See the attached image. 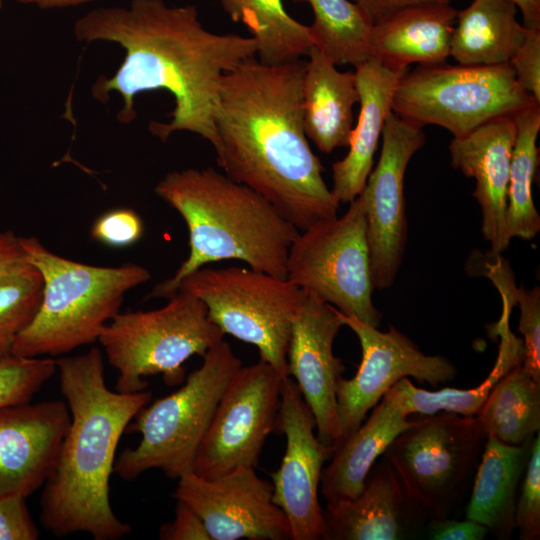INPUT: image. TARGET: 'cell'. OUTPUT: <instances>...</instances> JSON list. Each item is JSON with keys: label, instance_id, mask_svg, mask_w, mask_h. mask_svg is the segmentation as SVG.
<instances>
[{"label": "cell", "instance_id": "45", "mask_svg": "<svg viewBox=\"0 0 540 540\" xmlns=\"http://www.w3.org/2000/svg\"><path fill=\"white\" fill-rule=\"evenodd\" d=\"M2 2H3V0H0V8H1V6H2Z\"/></svg>", "mask_w": 540, "mask_h": 540}, {"label": "cell", "instance_id": "6", "mask_svg": "<svg viewBox=\"0 0 540 540\" xmlns=\"http://www.w3.org/2000/svg\"><path fill=\"white\" fill-rule=\"evenodd\" d=\"M241 366L226 341L213 345L178 390L147 404L127 425L125 432L140 433L141 440L119 454L114 472L126 481L150 469H159L172 479L192 472L218 402Z\"/></svg>", "mask_w": 540, "mask_h": 540}, {"label": "cell", "instance_id": "35", "mask_svg": "<svg viewBox=\"0 0 540 540\" xmlns=\"http://www.w3.org/2000/svg\"><path fill=\"white\" fill-rule=\"evenodd\" d=\"M515 301L520 307L519 331L523 335L525 370L540 383V288H516Z\"/></svg>", "mask_w": 540, "mask_h": 540}, {"label": "cell", "instance_id": "23", "mask_svg": "<svg viewBox=\"0 0 540 540\" xmlns=\"http://www.w3.org/2000/svg\"><path fill=\"white\" fill-rule=\"evenodd\" d=\"M333 448L329 465L323 469L320 491L326 506L357 497L376 459L389 444L414 423L385 394L370 416Z\"/></svg>", "mask_w": 540, "mask_h": 540}, {"label": "cell", "instance_id": "32", "mask_svg": "<svg viewBox=\"0 0 540 540\" xmlns=\"http://www.w3.org/2000/svg\"><path fill=\"white\" fill-rule=\"evenodd\" d=\"M43 280L29 262L0 278V361L12 354L18 335L33 320Z\"/></svg>", "mask_w": 540, "mask_h": 540}, {"label": "cell", "instance_id": "14", "mask_svg": "<svg viewBox=\"0 0 540 540\" xmlns=\"http://www.w3.org/2000/svg\"><path fill=\"white\" fill-rule=\"evenodd\" d=\"M423 127L390 113L382 148L359 195L362 199L374 288L391 287L407 240L404 175L414 153L425 144Z\"/></svg>", "mask_w": 540, "mask_h": 540}, {"label": "cell", "instance_id": "27", "mask_svg": "<svg viewBox=\"0 0 540 540\" xmlns=\"http://www.w3.org/2000/svg\"><path fill=\"white\" fill-rule=\"evenodd\" d=\"M495 333L500 336L497 360L489 375L476 387H446L438 391H428L414 386L410 379L405 377L385 394L407 417L412 414L433 415L441 411L476 416L497 382L524 358L523 340L510 331L509 323L496 324Z\"/></svg>", "mask_w": 540, "mask_h": 540}, {"label": "cell", "instance_id": "43", "mask_svg": "<svg viewBox=\"0 0 540 540\" xmlns=\"http://www.w3.org/2000/svg\"><path fill=\"white\" fill-rule=\"evenodd\" d=\"M523 18V26L527 29L540 28V0H512Z\"/></svg>", "mask_w": 540, "mask_h": 540}, {"label": "cell", "instance_id": "40", "mask_svg": "<svg viewBox=\"0 0 540 540\" xmlns=\"http://www.w3.org/2000/svg\"><path fill=\"white\" fill-rule=\"evenodd\" d=\"M428 539L432 540H483L488 529L473 520L463 521L430 519L427 525Z\"/></svg>", "mask_w": 540, "mask_h": 540}, {"label": "cell", "instance_id": "25", "mask_svg": "<svg viewBox=\"0 0 540 540\" xmlns=\"http://www.w3.org/2000/svg\"><path fill=\"white\" fill-rule=\"evenodd\" d=\"M531 443L509 445L489 435L475 470L466 518L484 525L500 540H508L516 529V502Z\"/></svg>", "mask_w": 540, "mask_h": 540}, {"label": "cell", "instance_id": "2", "mask_svg": "<svg viewBox=\"0 0 540 540\" xmlns=\"http://www.w3.org/2000/svg\"><path fill=\"white\" fill-rule=\"evenodd\" d=\"M305 61L266 65L254 56L224 74L215 109L217 163L299 231L337 216L303 123Z\"/></svg>", "mask_w": 540, "mask_h": 540}, {"label": "cell", "instance_id": "22", "mask_svg": "<svg viewBox=\"0 0 540 540\" xmlns=\"http://www.w3.org/2000/svg\"><path fill=\"white\" fill-rule=\"evenodd\" d=\"M457 12L450 3L427 2L379 20L370 32L371 57L401 73L407 72L412 64L446 62Z\"/></svg>", "mask_w": 540, "mask_h": 540}, {"label": "cell", "instance_id": "15", "mask_svg": "<svg viewBox=\"0 0 540 540\" xmlns=\"http://www.w3.org/2000/svg\"><path fill=\"white\" fill-rule=\"evenodd\" d=\"M314 416L290 377L283 380L277 428L286 437L280 467L272 472L273 501L288 519L292 540H325L319 488L333 449L317 437Z\"/></svg>", "mask_w": 540, "mask_h": 540}, {"label": "cell", "instance_id": "41", "mask_svg": "<svg viewBox=\"0 0 540 540\" xmlns=\"http://www.w3.org/2000/svg\"><path fill=\"white\" fill-rule=\"evenodd\" d=\"M28 263L20 236L12 230L0 232V278Z\"/></svg>", "mask_w": 540, "mask_h": 540}, {"label": "cell", "instance_id": "8", "mask_svg": "<svg viewBox=\"0 0 540 540\" xmlns=\"http://www.w3.org/2000/svg\"><path fill=\"white\" fill-rule=\"evenodd\" d=\"M199 298L209 319L225 334L254 345L260 360L289 377L287 353L292 324L305 291L265 272L230 266L201 267L185 276L177 292Z\"/></svg>", "mask_w": 540, "mask_h": 540}, {"label": "cell", "instance_id": "33", "mask_svg": "<svg viewBox=\"0 0 540 540\" xmlns=\"http://www.w3.org/2000/svg\"><path fill=\"white\" fill-rule=\"evenodd\" d=\"M57 372L56 360L11 354L0 361V407L30 402Z\"/></svg>", "mask_w": 540, "mask_h": 540}, {"label": "cell", "instance_id": "30", "mask_svg": "<svg viewBox=\"0 0 540 540\" xmlns=\"http://www.w3.org/2000/svg\"><path fill=\"white\" fill-rule=\"evenodd\" d=\"M516 137L507 190L506 227L509 237L533 239L540 231V215L532 199V184L539 165L536 145L540 131V104L513 115Z\"/></svg>", "mask_w": 540, "mask_h": 540}, {"label": "cell", "instance_id": "24", "mask_svg": "<svg viewBox=\"0 0 540 540\" xmlns=\"http://www.w3.org/2000/svg\"><path fill=\"white\" fill-rule=\"evenodd\" d=\"M302 81L305 133L323 153L348 146L353 107L359 101L355 72H341L319 49L307 54Z\"/></svg>", "mask_w": 540, "mask_h": 540}, {"label": "cell", "instance_id": "13", "mask_svg": "<svg viewBox=\"0 0 540 540\" xmlns=\"http://www.w3.org/2000/svg\"><path fill=\"white\" fill-rule=\"evenodd\" d=\"M344 325L358 337L361 364L351 379L341 377L336 384L339 442L354 432L384 394L405 377L433 387L452 381L457 368L446 357L426 355L406 335L390 326L387 332L339 311ZM338 442V443H339Z\"/></svg>", "mask_w": 540, "mask_h": 540}, {"label": "cell", "instance_id": "19", "mask_svg": "<svg viewBox=\"0 0 540 540\" xmlns=\"http://www.w3.org/2000/svg\"><path fill=\"white\" fill-rule=\"evenodd\" d=\"M515 137L513 115H503L454 137L449 144L452 166L476 181L473 196L481 209V232L493 254L505 251L511 240L506 208Z\"/></svg>", "mask_w": 540, "mask_h": 540}, {"label": "cell", "instance_id": "28", "mask_svg": "<svg viewBox=\"0 0 540 540\" xmlns=\"http://www.w3.org/2000/svg\"><path fill=\"white\" fill-rule=\"evenodd\" d=\"M234 22L256 41V56L266 65L301 60L314 46L309 26L292 18L282 0H218Z\"/></svg>", "mask_w": 540, "mask_h": 540}, {"label": "cell", "instance_id": "1", "mask_svg": "<svg viewBox=\"0 0 540 540\" xmlns=\"http://www.w3.org/2000/svg\"><path fill=\"white\" fill-rule=\"evenodd\" d=\"M73 32L78 41L112 42L125 51L116 72L109 78L100 76L91 89L100 102L108 101L112 92L121 95L119 122L135 119L137 94L163 89L174 99L171 120L152 121L150 133L166 141L174 132H192L214 150L218 145L214 115L222 78L257 52L252 37L206 30L196 5L169 6L164 0L94 8L75 21Z\"/></svg>", "mask_w": 540, "mask_h": 540}, {"label": "cell", "instance_id": "11", "mask_svg": "<svg viewBox=\"0 0 540 540\" xmlns=\"http://www.w3.org/2000/svg\"><path fill=\"white\" fill-rule=\"evenodd\" d=\"M341 217L301 230L286 261V278L342 313L377 327L382 314L374 289L362 199L349 202Z\"/></svg>", "mask_w": 540, "mask_h": 540}, {"label": "cell", "instance_id": "5", "mask_svg": "<svg viewBox=\"0 0 540 540\" xmlns=\"http://www.w3.org/2000/svg\"><path fill=\"white\" fill-rule=\"evenodd\" d=\"M20 244L40 272L43 289L33 320L13 345L16 356H59L98 341L121 312L125 294L151 278L134 263L95 266L62 257L36 237L20 236Z\"/></svg>", "mask_w": 540, "mask_h": 540}, {"label": "cell", "instance_id": "18", "mask_svg": "<svg viewBox=\"0 0 540 540\" xmlns=\"http://www.w3.org/2000/svg\"><path fill=\"white\" fill-rule=\"evenodd\" d=\"M70 422L63 400L0 407V500L27 499L44 486Z\"/></svg>", "mask_w": 540, "mask_h": 540}, {"label": "cell", "instance_id": "26", "mask_svg": "<svg viewBox=\"0 0 540 540\" xmlns=\"http://www.w3.org/2000/svg\"><path fill=\"white\" fill-rule=\"evenodd\" d=\"M518 11L512 0H472L457 12L450 56L468 66L508 64L527 33Z\"/></svg>", "mask_w": 540, "mask_h": 540}, {"label": "cell", "instance_id": "39", "mask_svg": "<svg viewBox=\"0 0 540 540\" xmlns=\"http://www.w3.org/2000/svg\"><path fill=\"white\" fill-rule=\"evenodd\" d=\"M172 522L159 528L161 540H211L200 517L184 502L176 500Z\"/></svg>", "mask_w": 540, "mask_h": 540}, {"label": "cell", "instance_id": "31", "mask_svg": "<svg viewBox=\"0 0 540 540\" xmlns=\"http://www.w3.org/2000/svg\"><path fill=\"white\" fill-rule=\"evenodd\" d=\"M306 2L314 21L309 26L314 47L335 65L354 67L371 57L369 39L372 23L349 0H292Z\"/></svg>", "mask_w": 540, "mask_h": 540}, {"label": "cell", "instance_id": "7", "mask_svg": "<svg viewBox=\"0 0 540 540\" xmlns=\"http://www.w3.org/2000/svg\"><path fill=\"white\" fill-rule=\"evenodd\" d=\"M224 334L209 319L205 304L178 291L161 308L118 313L98 338L118 371L116 391L135 393L148 387L147 376L161 374L167 386L185 380L184 363L204 356Z\"/></svg>", "mask_w": 540, "mask_h": 540}, {"label": "cell", "instance_id": "38", "mask_svg": "<svg viewBox=\"0 0 540 540\" xmlns=\"http://www.w3.org/2000/svg\"><path fill=\"white\" fill-rule=\"evenodd\" d=\"M39 530L36 527L22 497H9L0 500V540H36Z\"/></svg>", "mask_w": 540, "mask_h": 540}, {"label": "cell", "instance_id": "10", "mask_svg": "<svg viewBox=\"0 0 540 540\" xmlns=\"http://www.w3.org/2000/svg\"><path fill=\"white\" fill-rule=\"evenodd\" d=\"M486 438L477 416L418 415L384 456L430 519H443L465 497Z\"/></svg>", "mask_w": 540, "mask_h": 540}, {"label": "cell", "instance_id": "37", "mask_svg": "<svg viewBox=\"0 0 540 540\" xmlns=\"http://www.w3.org/2000/svg\"><path fill=\"white\" fill-rule=\"evenodd\" d=\"M508 64L519 86L540 103V28L527 29L524 41Z\"/></svg>", "mask_w": 540, "mask_h": 540}, {"label": "cell", "instance_id": "44", "mask_svg": "<svg viewBox=\"0 0 540 540\" xmlns=\"http://www.w3.org/2000/svg\"><path fill=\"white\" fill-rule=\"evenodd\" d=\"M21 4L35 5L41 9L67 8L85 5L97 0H15Z\"/></svg>", "mask_w": 540, "mask_h": 540}, {"label": "cell", "instance_id": "4", "mask_svg": "<svg viewBox=\"0 0 540 540\" xmlns=\"http://www.w3.org/2000/svg\"><path fill=\"white\" fill-rule=\"evenodd\" d=\"M154 191L185 221L189 254L146 298H171L185 276L221 260L286 278L288 251L300 231L255 190L207 167L169 172Z\"/></svg>", "mask_w": 540, "mask_h": 540}, {"label": "cell", "instance_id": "34", "mask_svg": "<svg viewBox=\"0 0 540 540\" xmlns=\"http://www.w3.org/2000/svg\"><path fill=\"white\" fill-rule=\"evenodd\" d=\"M517 497L515 525L521 540L540 538V433L532 440L529 460Z\"/></svg>", "mask_w": 540, "mask_h": 540}, {"label": "cell", "instance_id": "20", "mask_svg": "<svg viewBox=\"0 0 540 540\" xmlns=\"http://www.w3.org/2000/svg\"><path fill=\"white\" fill-rule=\"evenodd\" d=\"M429 514L403 488L385 459L372 467L355 498L326 506L325 540H404L417 537Z\"/></svg>", "mask_w": 540, "mask_h": 540}, {"label": "cell", "instance_id": "3", "mask_svg": "<svg viewBox=\"0 0 540 540\" xmlns=\"http://www.w3.org/2000/svg\"><path fill=\"white\" fill-rule=\"evenodd\" d=\"M56 367L71 422L43 486L40 522L58 537L84 532L95 540L121 539L131 526L116 516L110 503L115 452L127 425L152 394L110 390L97 347L61 357Z\"/></svg>", "mask_w": 540, "mask_h": 540}, {"label": "cell", "instance_id": "29", "mask_svg": "<svg viewBox=\"0 0 540 540\" xmlns=\"http://www.w3.org/2000/svg\"><path fill=\"white\" fill-rule=\"evenodd\" d=\"M486 433L509 445L533 440L540 429V383L522 362L503 376L476 415Z\"/></svg>", "mask_w": 540, "mask_h": 540}, {"label": "cell", "instance_id": "36", "mask_svg": "<svg viewBox=\"0 0 540 540\" xmlns=\"http://www.w3.org/2000/svg\"><path fill=\"white\" fill-rule=\"evenodd\" d=\"M144 224L139 214L126 207L115 208L100 215L91 227V238L105 246L125 248L143 236Z\"/></svg>", "mask_w": 540, "mask_h": 540}, {"label": "cell", "instance_id": "17", "mask_svg": "<svg viewBox=\"0 0 540 540\" xmlns=\"http://www.w3.org/2000/svg\"><path fill=\"white\" fill-rule=\"evenodd\" d=\"M304 291L291 329L288 373L314 416L318 439L333 449L340 440L336 384L345 371L343 361L333 353V343L344 324L338 309Z\"/></svg>", "mask_w": 540, "mask_h": 540}, {"label": "cell", "instance_id": "42", "mask_svg": "<svg viewBox=\"0 0 540 540\" xmlns=\"http://www.w3.org/2000/svg\"><path fill=\"white\" fill-rule=\"evenodd\" d=\"M451 0H354L372 24L409 6L427 2H445Z\"/></svg>", "mask_w": 540, "mask_h": 540}, {"label": "cell", "instance_id": "21", "mask_svg": "<svg viewBox=\"0 0 540 540\" xmlns=\"http://www.w3.org/2000/svg\"><path fill=\"white\" fill-rule=\"evenodd\" d=\"M354 72L360 112L351 131L348 153L332 165L331 192L339 203H349L361 194L373 167L385 121L392 113L395 88L404 74L385 67L373 57L355 66Z\"/></svg>", "mask_w": 540, "mask_h": 540}, {"label": "cell", "instance_id": "12", "mask_svg": "<svg viewBox=\"0 0 540 540\" xmlns=\"http://www.w3.org/2000/svg\"><path fill=\"white\" fill-rule=\"evenodd\" d=\"M284 379L263 360L236 371L218 402L192 472L214 479L240 467L256 468L267 437L277 428Z\"/></svg>", "mask_w": 540, "mask_h": 540}, {"label": "cell", "instance_id": "9", "mask_svg": "<svg viewBox=\"0 0 540 540\" xmlns=\"http://www.w3.org/2000/svg\"><path fill=\"white\" fill-rule=\"evenodd\" d=\"M538 103L517 83L509 64L420 65L395 88L392 112L423 127L437 125L462 136L499 116ZM540 104V103H538Z\"/></svg>", "mask_w": 540, "mask_h": 540}, {"label": "cell", "instance_id": "16", "mask_svg": "<svg viewBox=\"0 0 540 540\" xmlns=\"http://www.w3.org/2000/svg\"><path fill=\"white\" fill-rule=\"evenodd\" d=\"M173 497L203 521L211 540H292L287 517L273 501V485L254 467H240L214 479L188 472Z\"/></svg>", "mask_w": 540, "mask_h": 540}]
</instances>
